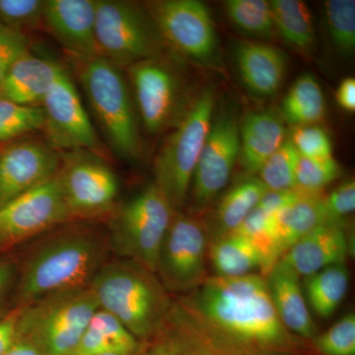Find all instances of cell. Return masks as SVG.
Listing matches in <instances>:
<instances>
[{"mask_svg":"<svg viewBox=\"0 0 355 355\" xmlns=\"http://www.w3.org/2000/svg\"><path fill=\"white\" fill-rule=\"evenodd\" d=\"M19 247L14 253L18 279L10 310L57 292L90 287L113 257L104 222L69 221Z\"/></svg>","mask_w":355,"mask_h":355,"instance_id":"cell-1","label":"cell"},{"mask_svg":"<svg viewBox=\"0 0 355 355\" xmlns=\"http://www.w3.org/2000/svg\"><path fill=\"white\" fill-rule=\"evenodd\" d=\"M193 308L210 327L238 342L273 347L288 340L261 275L205 279Z\"/></svg>","mask_w":355,"mask_h":355,"instance_id":"cell-2","label":"cell"},{"mask_svg":"<svg viewBox=\"0 0 355 355\" xmlns=\"http://www.w3.org/2000/svg\"><path fill=\"white\" fill-rule=\"evenodd\" d=\"M98 305L116 317L139 343L164 331L173 302L157 275L125 259H111L90 286Z\"/></svg>","mask_w":355,"mask_h":355,"instance_id":"cell-3","label":"cell"},{"mask_svg":"<svg viewBox=\"0 0 355 355\" xmlns=\"http://www.w3.org/2000/svg\"><path fill=\"white\" fill-rule=\"evenodd\" d=\"M71 60L91 111L113 153L127 161L139 160L142 154L139 116L123 69L99 55Z\"/></svg>","mask_w":355,"mask_h":355,"instance_id":"cell-4","label":"cell"},{"mask_svg":"<svg viewBox=\"0 0 355 355\" xmlns=\"http://www.w3.org/2000/svg\"><path fill=\"white\" fill-rule=\"evenodd\" d=\"M216 90L207 87L180 114L154 161V184L175 212L189 198L191 180L216 108Z\"/></svg>","mask_w":355,"mask_h":355,"instance_id":"cell-5","label":"cell"},{"mask_svg":"<svg viewBox=\"0 0 355 355\" xmlns=\"http://www.w3.org/2000/svg\"><path fill=\"white\" fill-rule=\"evenodd\" d=\"M175 211L153 183L127 202L116 205L105 221L112 254L156 273L159 252Z\"/></svg>","mask_w":355,"mask_h":355,"instance_id":"cell-6","label":"cell"},{"mask_svg":"<svg viewBox=\"0 0 355 355\" xmlns=\"http://www.w3.org/2000/svg\"><path fill=\"white\" fill-rule=\"evenodd\" d=\"M98 309L90 287L44 296L17 309L18 336L31 340L46 355H70Z\"/></svg>","mask_w":355,"mask_h":355,"instance_id":"cell-7","label":"cell"},{"mask_svg":"<svg viewBox=\"0 0 355 355\" xmlns=\"http://www.w3.org/2000/svg\"><path fill=\"white\" fill-rule=\"evenodd\" d=\"M60 154L55 178L72 220L105 223L119 205L118 175L99 154L87 150Z\"/></svg>","mask_w":355,"mask_h":355,"instance_id":"cell-8","label":"cell"},{"mask_svg":"<svg viewBox=\"0 0 355 355\" xmlns=\"http://www.w3.org/2000/svg\"><path fill=\"white\" fill-rule=\"evenodd\" d=\"M98 55L121 69L157 58L160 35L148 12L125 0H96Z\"/></svg>","mask_w":355,"mask_h":355,"instance_id":"cell-9","label":"cell"},{"mask_svg":"<svg viewBox=\"0 0 355 355\" xmlns=\"http://www.w3.org/2000/svg\"><path fill=\"white\" fill-rule=\"evenodd\" d=\"M41 108L44 140L58 153L87 150L108 157L69 72L62 70L44 96Z\"/></svg>","mask_w":355,"mask_h":355,"instance_id":"cell-10","label":"cell"},{"mask_svg":"<svg viewBox=\"0 0 355 355\" xmlns=\"http://www.w3.org/2000/svg\"><path fill=\"white\" fill-rule=\"evenodd\" d=\"M147 12L162 41L177 53L209 64L218 51V35L209 8L198 0L149 2Z\"/></svg>","mask_w":355,"mask_h":355,"instance_id":"cell-11","label":"cell"},{"mask_svg":"<svg viewBox=\"0 0 355 355\" xmlns=\"http://www.w3.org/2000/svg\"><path fill=\"white\" fill-rule=\"evenodd\" d=\"M240 154V123L235 107L224 106L212 116L189 197L195 210L207 207L228 184Z\"/></svg>","mask_w":355,"mask_h":355,"instance_id":"cell-12","label":"cell"},{"mask_svg":"<svg viewBox=\"0 0 355 355\" xmlns=\"http://www.w3.org/2000/svg\"><path fill=\"white\" fill-rule=\"evenodd\" d=\"M207 234L193 216L175 212L159 252L156 275L168 292L197 288L205 282Z\"/></svg>","mask_w":355,"mask_h":355,"instance_id":"cell-13","label":"cell"},{"mask_svg":"<svg viewBox=\"0 0 355 355\" xmlns=\"http://www.w3.org/2000/svg\"><path fill=\"white\" fill-rule=\"evenodd\" d=\"M71 220L55 178L0 207L1 251L19 247Z\"/></svg>","mask_w":355,"mask_h":355,"instance_id":"cell-14","label":"cell"},{"mask_svg":"<svg viewBox=\"0 0 355 355\" xmlns=\"http://www.w3.org/2000/svg\"><path fill=\"white\" fill-rule=\"evenodd\" d=\"M137 116L150 135H157L179 116L181 84L177 74L157 58L125 69Z\"/></svg>","mask_w":355,"mask_h":355,"instance_id":"cell-15","label":"cell"},{"mask_svg":"<svg viewBox=\"0 0 355 355\" xmlns=\"http://www.w3.org/2000/svg\"><path fill=\"white\" fill-rule=\"evenodd\" d=\"M60 154L43 139L22 137L0 149V207L57 176Z\"/></svg>","mask_w":355,"mask_h":355,"instance_id":"cell-16","label":"cell"},{"mask_svg":"<svg viewBox=\"0 0 355 355\" xmlns=\"http://www.w3.org/2000/svg\"><path fill=\"white\" fill-rule=\"evenodd\" d=\"M96 0H44L43 28L70 58L98 55Z\"/></svg>","mask_w":355,"mask_h":355,"instance_id":"cell-17","label":"cell"},{"mask_svg":"<svg viewBox=\"0 0 355 355\" xmlns=\"http://www.w3.org/2000/svg\"><path fill=\"white\" fill-rule=\"evenodd\" d=\"M349 239L343 221L324 223L292 245L279 259L299 277H309L327 266L345 263Z\"/></svg>","mask_w":355,"mask_h":355,"instance_id":"cell-18","label":"cell"},{"mask_svg":"<svg viewBox=\"0 0 355 355\" xmlns=\"http://www.w3.org/2000/svg\"><path fill=\"white\" fill-rule=\"evenodd\" d=\"M64 69L31 51L16 60L0 81V98L24 107H41L44 96Z\"/></svg>","mask_w":355,"mask_h":355,"instance_id":"cell-19","label":"cell"},{"mask_svg":"<svg viewBox=\"0 0 355 355\" xmlns=\"http://www.w3.org/2000/svg\"><path fill=\"white\" fill-rule=\"evenodd\" d=\"M235 60L243 83L254 94H275L284 83L287 57L277 46L253 42L241 43L236 48Z\"/></svg>","mask_w":355,"mask_h":355,"instance_id":"cell-20","label":"cell"},{"mask_svg":"<svg viewBox=\"0 0 355 355\" xmlns=\"http://www.w3.org/2000/svg\"><path fill=\"white\" fill-rule=\"evenodd\" d=\"M286 127L270 111L254 112L240 123L239 160L246 175L254 177L286 141Z\"/></svg>","mask_w":355,"mask_h":355,"instance_id":"cell-21","label":"cell"},{"mask_svg":"<svg viewBox=\"0 0 355 355\" xmlns=\"http://www.w3.org/2000/svg\"><path fill=\"white\" fill-rule=\"evenodd\" d=\"M266 277L273 307L286 330L303 338H314L316 327L306 303L300 277L279 261Z\"/></svg>","mask_w":355,"mask_h":355,"instance_id":"cell-22","label":"cell"},{"mask_svg":"<svg viewBox=\"0 0 355 355\" xmlns=\"http://www.w3.org/2000/svg\"><path fill=\"white\" fill-rule=\"evenodd\" d=\"M326 207V197L321 191H303L300 197L277 214L275 249L277 258L287 250L324 223L331 222Z\"/></svg>","mask_w":355,"mask_h":355,"instance_id":"cell-23","label":"cell"},{"mask_svg":"<svg viewBox=\"0 0 355 355\" xmlns=\"http://www.w3.org/2000/svg\"><path fill=\"white\" fill-rule=\"evenodd\" d=\"M141 345L116 317L99 307L70 355L137 354Z\"/></svg>","mask_w":355,"mask_h":355,"instance_id":"cell-24","label":"cell"},{"mask_svg":"<svg viewBox=\"0 0 355 355\" xmlns=\"http://www.w3.org/2000/svg\"><path fill=\"white\" fill-rule=\"evenodd\" d=\"M216 277H240L263 270V259L253 242L237 233L217 238L210 249Z\"/></svg>","mask_w":355,"mask_h":355,"instance_id":"cell-25","label":"cell"},{"mask_svg":"<svg viewBox=\"0 0 355 355\" xmlns=\"http://www.w3.org/2000/svg\"><path fill=\"white\" fill-rule=\"evenodd\" d=\"M326 104L316 77L304 73L296 79L282 105V118L293 127L314 125L323 120Z\"/></svg>","mask_w":355,"mask_h":355,"instance_id":"cell-26","label":"cell"},{"mask_svg":"<svg viewBox=\"0 0 355 355\" xmlns=\"http://www.w3.org/2000/svg\"><path fill=\"white\" fill-rule=\"evenodd\" d=\"M349 272L345 263L327 266L305 277L308 303L317 315L331 317L347 295Z\"/></svg>","mask_w":355,"mask_h":355,"instance_id":"cell-27","label":"cell"},{"mask_svg":"<svg viewBox=\"0 0 355 355\" xmlns=\"http://www.w3.org/2000/svg\"><path fill=\"white\" fill-rule=\"evenodd\" d=\"M268 191L265 184L254 177L242 181L229 190L216 210L218 237L232 233L239 227Z\"/></svg>","mask_w":355,"mask_h":355,"instance_id":"cell-28","label":"cell"},{"mask_svg":"<svg viewBox=\"0 0 355 355\" xmlns=\"http://www.w3.org/2000/svg\"><path fill=\"white\" fill-rule=\"evenodd\" d=\"M270 6L275 30L284 41L299 51H310L315 31L307 4L301 0H272Z\"/></svg>","mask_w":355,"mask_h":355,"instance_id":"cell-29","label":"cell"},{"mask_svg":"<svg viewBox=\"0 0 355 355\" xmlns=\"http://www.w3.org/2000/svg\"><path fill=\"white\" fill-rule=\"evenodd\" d=\"M44 112L41 107H24L0 98V146L42 130Z\"/></svg>","mask_w":355,"mask_h":355,"instance_id":"cell-30","label":"cell"},{"mask_svg":"<svg viewBox=\"0 0 355 355\" xmlns=\"http://www.w3.org/2000/svg\"><path fill=\"white\" fill-rule=\"evenodd\" d=\"M226 12L233 24L254 36L270 38L275 32L270 1L265 0H227Z\"/></svg>","mask_w":355,"mask_h":355,"instance_id":"cell-31","label":"cell"},{"mask_svg":"<svg viewBox=\"0 0 355 355\" xmlns=\"http://www.w3.org/2000/svg\"><path fill=\"white\" fill-rule=\"evenodd\" d=\"M324 21L336 50L343 55L355 51L354 0H329L324 4Z\"/></svg>","mask_w":355,"mask_h":355,"instance_id":"cell-32","label":"cell"},{"mask_svg":"<svg viewBox=\"0 0 355 355\" xmlns=\"http://www.w3.org/2000/svg\"><path fill=\"white\" fill-rule=\"evenodd\" d=\"M299 154L286 139L282 146L261 166L259 179L268 191H279L296 189L295 171Z\"/></svg>","mask_w":355,"mask_h":355,"instance_id":"cell-33","label":"cell"},{"mask_svg":"<svg viewBox=\"0 0 355 355\" xmlns=\"http://www.w3.org/2000/svg\"><path fill=\"white\" fill-rule=\"evenodd\" d=\"M340 175V165L333 156L310 159L299 155L295 171L296 188L309 193H318L333 183Z\"/></svg>","mask_w":355,"mask_h":355,"instance_id":"cell-34","label":"cell"},{"mask_svg":"<svg viewBox=\"0 0 355 355\" xmlns=\"http://www.w3.org/2000/svg\"><path fill=\"white\" fill-rule=\"evenodd\" d=\"M44 0H0V24L22 33L43 27Z\"/></svg>","mask_w":355,"mask_h":355,"instance_id":"cell-35","label":"cell"},{"mask_svg":"<svg viewBox=\"0 0 355 355\" xmlns=\"http://www.w3.org/2000/svg\"><path fill=\"white\" fill-rule=\"evenodd\" d=\"M315 347L324 355H355V315L349 313L315 338Z\"/></svg>","mask_w":355,"mask_h":355,"instance_id":"cell-36","label":"cell"},{"mask_svg":"<svg viewBox=\"0 0 355 355\" xmlns=\"http://www.w3.org/2000/svg\"><path fill=\"white\" fill-rule=\"evenodd\" d=\"M289 139L302 157L323 159L333 156V146L328 132L317 125L295 128Z\"/></svg>","mask_w":355,"mask_h":355,"instance_id":"cell-37","label":"cell"},{"mask_svg":"<svg viewBox=\"0 0 355 355\" xmlns=\"http://www.w3.org/2000/svg\"><path fill=\"white\" fill-rule=\"evenodd\" d=\"M28 53L30 40L27 34L0 24V81L11 65Z\"/></svg>","mask_w":355,"mask_h":355,"instance_id":"cell-38","label":"cell"},{"mask_svg":"<svg viewBox=\"0 0 355 355\" xmlns=\"http://www.w3.org/2000/svg\"><path fill=\"white\" fill-rule=\"evenodd\" d=\"M326 207L331 220L342 221L355 209L354 180H349L326 197Z\"/></svg>","mask_w":355,"mask_h":355,"instance_id":"cell-39","label":"cell"},{"mask_svg":"<svg viewBox=\"0 0 355 355\" xmlns=\"http://www.w3.org/2000/svg\"><path fill=\"white\" fill-rule=\"evenodd\" d=\"M18 279V266L14 254L0 252V312L10 310L11 299Z\"/></svg>","mask_w":355,"mask_h":355,"instance_id":"cell-40","label":"cell"},{"mask_svg":"<svg viewBox=\"0 0 355 355\" xmlns=\"http://www.w3.org/2000/svg\"><path fill=\"white\" fill-rule=\"evenodd\" d=\"M17 309L0 312V355L17 340Z\"/></svg>","mask_w":355,"mask_h":355,"instance_id":"cell-41","label":"cell"},{"mask_svg":"<svg viewBox=\"0 0 355 355\" xmlns=\"http://www.w3.org/2000/svg\"><path fill=\"white\" fill-rule=\"evenodd\" d=\"M137 355H183L177 343L166 335L161 334L150 342L142 343Z\"/></svg>","mask_w":355,"mask_h":355,"instance_id":"cell-42","label":"cell"},{"mask_svg":"<svg viewBox=\"0 0 355 355\" xmlns=\"http://www.w3.org/2000/svg\"><path fill=\"white\" fill-rule=\"evenodd\" d=\"M336 98L340 108L349 113H354L355 80L354 77L343 79L336 90Z\"/></svg>","mask_w":355,"mask_h":355,"instance_id":"cell-43","label":"cell"},{"mask_svg":"<svg viewBox=\"0 0 355 355\" xmlns=\"http://www.w3.org/2000/svg\"><path fill=\"white\" fill-rule=\"evenodd\" d=\"M2 355H46L38 345L29 338L18 336L17 340Z\"/></svg>","mask_w":355,"mask_h":355,"instance_id":"cell-44","label":"cell"},{"mask_svg":"<svg viewBox=\"0 0 355 355\" xmlns=\"http://www.w3.org/2000/svg\"><path fill=\"white\" fill-rule=\"evenodd\" d=\"M137 354H101V355H137Z\"/></svg>","mask_w":355,"mask_h":355,"instance_id":"cell-45","label":"cell"},{"mask_svg":"<svg viewBox=\"0 0 355 355\" xmlns=\"http://www.w3.org/2000/svg\"><path fill=\"white\" fill-rule=\"evenodd\" d=\"M0 252H1V245H0Z\"/></svg>","mask_w":355,"mask_h":355,"instance_id":"cell-46","label":"cell"}]
</instances>
